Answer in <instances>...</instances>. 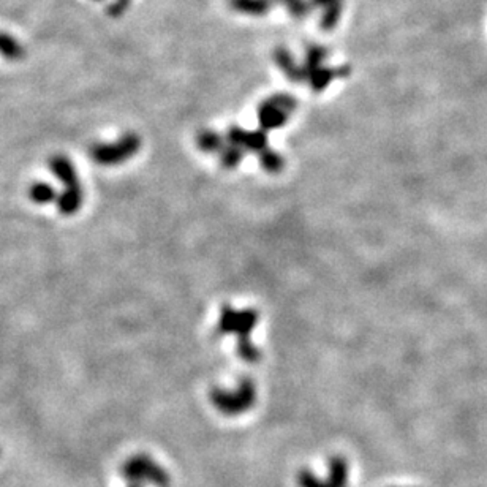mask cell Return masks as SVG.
Wrapping results in <instances>:
<instances>
[{
    "label": "cell",
    "mask_w": 487,
    "mask_h": 487,
    "mask_svg": "<svg viewBox=\"0 0 487 487\" xmlns=\"http://www.w3.org/2000/svg\"><path fill=\"white\" fill-rule=\"evenodd\" d=\"M285 7H287L288 13L298 21L304 20V17H307L315 10L310 0H291Z\"/></svg>",
    "instance_id": "cell-13"
},
{
    "label": "cell",
    "mask_w": 487,
    "mask_h": 487,
    "mask_svg": "<svg viewBox=\"0 0 487 487\" xmlns=\"http://www.w3.org/2000/svg\"><path fill=\"white\" fill-rule=\"evenodd\" d=\"M350 465L342 456L331 457L328 467V477H317L310 470H302L298 474L299 487H348Z\"/></svg>",
    "instance_id": "cell-6"
},
{
    "label": "cell",
    "mask_w": 487,
    "mask_h": 487,
    "mask_svg": "<svg viewBox=\"0 0 487 487\" xmlns=\"http://www.w3.org/2000/svg\"><path fill=\"white\" fill-rule=\"evenodd\" d=\"M274 61L278 65V68H280L283 73L287 75L288 78L293 82L306 81L304 68H302V65L296 63L293 54H291V52L287 50V47H283V46L276 47Z\"/></svg>",
    "instance_id": "cell-8"
},
{
    "label": "cell",
    "mask_w": 487,
    "mask_h": 487,
    "mask_svg": "<svg viewBox=\"0 0 487 487\" xmlns=\"http://www.w3.org/2000/svg\"><path fill=\"white\" fill-rule=\"evenodd\" d=\"M29 198H31L32 203L46 206V204H56L59 198V192H56V188L51 186V183L46 182H35L29 187Z\"/></svg>",
    "instance_id": "cell-10"
},
{
    "label": "cell",
    "mask_w": 487,
    "mask_h": 487,
    "mask_svg": "<svg viewBox=\"0 0 487 487\" xmlns=\"http://www.w3.org/2000/svg\"><path fill=\"white\" fill-rule=\"evenodd\" d=\"M328 54H329L328 50H326L324 46H320L317 43H310L306 47V57H304V63H302V68H304V73H306V81L315 70L323 67V62L326 61Z\"/></svg>",
    "instance_id": "cell-9"
},
{
    "label": "cell",
    "mask_w": 487,
    "mask_h": 487,
    "mask_svg": "<svg viewBox=\"0 0 487 487\" xmlns=\"http://www.w3.org/2000/svg\"><path fill=\"white\" fill-rule=\"evenodd\" d=\"M122 477L128 484L152 486V487H168L171 478L165 468L152 459L151 456L138 454L130 457L122 465Z\"/></svg>",
    "instance_id": "cell-3"
},
{
    "label": "cell",
    "mask_w": 487,
    "mask_h": 487,
    "mask_svg": "<svg viewBox=\"0 0 487 487\" xmlns=\"http://www.w3.org/2000/svg\"><path fill=\"white\" fill-rule=\"evenodd\" d=\"M211 400L218 412L227 414V417H237V414L246 413L253 407L257 400V386L252 380H242L237 384L236 389H213L211 394Z\"/></svg>",
    "instance_id": "cell-4"
},
{
    "label": "cell",
    "mask_w": 487,
    "mask_h": 487,
    "mask_svg": "<svg viewBox=\"0 0 487 487\" xmlns=\"http://www.w3.org/2000/svg\"><path fill=\"white\" fill-rule=\"evenodd\" d=\"M296 100L290 95L278 93L260 106V122L264 128H276L288 121V116L296 110Z\"/></svg>",
    "instance_id": "cell-7"
},
{
    "label": "cell",
    "mask_w": 487,
    "mask_h": 487,
    "mask_svg": "<svg viewBox=\"0 0 487 487\" xmlns=\"http://www.w3.org/2000/svg\"><path fill=\"white\" fill-rule=\"evenodd\" d=\"M272 3H282V0H271Z\"/></svg>",
    "instance_id": "cell-17"
},
{
    "label": "cell",
    "mask_w": 487,
    "mask_h": 487,
    "mask_svg": "<svg viewBox=\"0 0 487 487\" xmlns=\"http://www.w3.org/2000/svg\"><path fill=\"white\" fill-rule=\"evenodd\" d=\"M50 170L62 187L56 203L57 211L67 217L75 216L84 203V187H82L76 166L63 153H57L50 160Z\"/></svg>",
    "instance_id": "cell-1"
},
{
    "label": "cell",
    "mask_w": 487,
    "mask_h": 487,
    "mask_svg": "<svg viewBox=\"0 0 487 487\" xmlns=\"http://www.w3.org/2000/svg\"><path fill=\"white\" fill-rule=\"evenodd\" d=\"M312 5L315 8H320V10H324L326 7H329V5L332 3H336V2H340V0H310Z\"/></svg>",
    "instance_id": "cell-15"
},
{
    "label": "cell",
    "mask_w": 487,
    "mask_h": 487,
    "mask_svg": "<svg viewBox=\"0 0 487 487\" xmlns=\"http://www.w3.org/2000/svg\"><path fill=\"white\" fill-rule=\"evenodd\" d=\"M141 149V140L140 136L128 132L119 136L114 141H102L93 144L89 149V156H91L92 162H95L100 166H117L128 162L130 158H133L138 151Z\"/></svg>",
    "instance_id": "cell-2"
},
{
    "label": "cell",
    "mask_w": 487,
    "mask_h": 487,
    "mask_svg": "<svg viewBox=\"0 0 487 487\" xmlns=\"http://www.w3.org/2000/svg\"><path fill=\"white\" fill-rule=\"evenodd\" d=\"M255 323H257V313L253 310H230V308H225L220 328L223 331H237L239 334V352L244 361L247 362H255L260 358V352L257 348L252 347L250 340H248V331H250Z\"/></svg>",
    "instance_id": "cell-5"
},
{
    "label": "cell",
    "mask_w": 487,
    "mask_h": 487,
    "mask_svg": "<svg viewBox=\"0 0 487 487\" xmlns=\"http://www.w3.org/2000/svg\"><path fill=\"white\" fill-rule=\"evenodd\" d=\"M130 7V0H114L106 11H108V15L112 17H119L122 16Z\"/></svg>",
    "instance_id": "cell-14"
},
{
    "label": "cell",
    "mask_w": 487,
    "mask_h": 487,
    "mask_svg": "<svg viewBox=\"0 0 487 487\" xmlns=\"http://www.w3.org/2000/svg\"><path fill=\"white\" fill-rule=\"evenodd\" d=\"M127 487H144V486H140V484H128Z\"/></svg>",
    "instance_id": "cell-16"
},
{
    "label": "cell",
    "mask_w": 487,
    "mask_h": 487,
    "mask_svg": "<svg viewBox=\"0 0 487 487\" xmlns=\"http://www.w3.org/2000/svg\"><path fill=\"white\" fill-rule=\"evenodd\" d=\"M0 56L7 59V61H20V59L26 56V50L10 33L0 32Z\"/></svg>",
    "instance_id": "cell-12"
},
{
    "label": "cell",
    "mask_w": 487,
    "mask_h": 487,
    "mask_svg": "<svg viewBox=\"0 0 487 487\" xmlns=\"http://www.w3.org/2000/svg\"><path fill=\"white\" fill-rule=\"evenodd\" d=\"M228 5L231 10L252 16H263L272 8L271 0H228Z\"/></svg>",
    "instance_id": "cell-11"
},
{
    "label": "cell",
    "mask_w": 487,
    "mask_h": 487,
    "mask_svg": "<svg viewBox=\"0 0 487 487\" xmlns=\"http://www.w3.org/2000/svg\"><path fill=\"white\" fill-rule=\"evenodd\" d=\"M288 2H291V0H282V5H287Z\"/></svg>",
    "instance_id": "cell-18"
}]
</instances>
